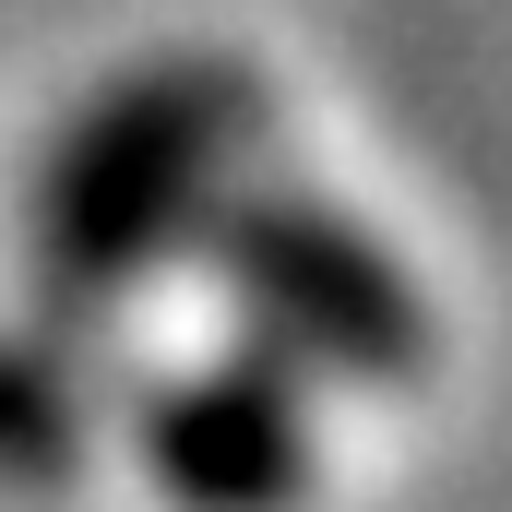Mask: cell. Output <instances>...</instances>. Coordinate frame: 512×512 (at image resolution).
Listing matches in <instances>:
<instances>
[{
    "label": "cell",
    "mask_w": 512,
    "mask_h": 512,
    "mask_svg": "<svg viewBox=\"0 0 512 512\" xmlns=\"http://www.w3.org/2000/svg\"><path fill=\"white\" fill-rule=\"evenodd\" d=\"M251 131H262V84L239 60H203L191 48V60L120 72L84 120L48 143V167H36V203H24L36 274L60 298L143 286L155 262L215 215V191L251 155Z\"/></svg>",
    "instance_id": "6da1fadb"
},
{
    "label": "cell",
    "mask_w": 512,
    "mask_h": 512,
    "mask_svg": "<svg viewBox=\"0 0 512 512\" xmlns=\"http://www.w3.org/2000/svg\"><path fill=\"white\" fill-rule=\"evenodd\" d=\"M215 274L251 310L274 370L370 382V393L429 370V298L405 286V262L358 215H334L310 191H239V203H215Z\"/></svg>",
    "instance_id": "7a4b0ae2"
},
{
    "label": "cell",
    "mask_w": 512,
    "mask_h": 512,
    "mask_svg": "<svg viewBox=\"0 0 512 512\" xmlns=\"http://www.w3.org/2000/svg\"><path fill=\"white\" fill-rule=\"evenodd\" d=\"M143 465L179 512H286L310 489V405L298 370L274 358H227V370H191L179 393H155L143 417Z\"/></svg>",
    "instance_id": "3957f363"
},
{
    "label": "cell",
    "mask_w": 512,
    "mask_h": 512,
    "mask_svg": "<svg viewBox=\"0 0 512 512\" xmlns=\"http://www.w3.org/2000/svg\"><path fill=\"white\" fill-rule=\"evenodd\" d=\"M72 382L24 346H0V477H60L72 465Z\"/></svg>",
    "instance_id": "277c9868"
}]
</instances>
